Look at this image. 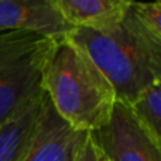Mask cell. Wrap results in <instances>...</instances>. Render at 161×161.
<instances>
[{"label": "cell", "instance_id": "6", "mask_svg": "<svg viewBox=\"0 0 161 161\" xmlns=\"http://www.w3.org/2000/svg\"><path fill=\"white\" fill-rule=\"evenodd\" d=\"M17 30L59 38L74 27L64 19L55 0H0V33Z\"/></svg>", "mask_w": 161, "mask_h": 161}, {"label": "cell", "instance_id": "9", "mask_svg": "<svg viewBox=\"0 0 161 161\" xmlns=\"http://www.w3.org/2000/svg\"><path fill=\"white\" fill-rule=\"evenodd\" d=\"M129 108L151 137L161 144V79L150 83Z\"/></svg>", "mask_w": 161, "mask_h": 161}, {"label": "cell", "instance_id": "3", "mask_svg": "<svg viewBox=\"0 0 161 161\" xmlns=\"http://www.w3.org/2000/svg\"><path fill=\"white\" fill-rule=\"evenodd\" d=\"M54 40L33 31L0 33V127L42 95Z\"/></svg>", "mask_w": 161, "mask_h": 161}, {"label": "cell", "instance_id": "8", "mask_svg": "<svg viewBox=\"0 0 161 161\" xmlns=\"http://www.w3.org/2000/svg\"><path fill=\"white\" fill-rule=\"evenodd\" d=\"M44 92L0 127V161H21L41 112Z\"/></svg>", "mask_w": 161, "mask_h": 161}, {"label": "cell", "instance_id": "2", "mask_svg": "<svg viewBox=\"0 0 161 161\" xmlns=\"http://www.w3.org/2000/svg\"><path fill=\"white\" fill-rule=\"evenodd\" d=\"M42 89L57 113L78 131L103 127L116 102L108 78L68 36L54 40L42 72Z\"/></svg>", "mask_w": 161, "mask_h": 161}, {"label": "cell", "instance_id": "11", "mask_svg": "<svg viewBox=\"0 0 161 161\" xmlns=\"http://www.w3.org/2000/svg\"><path fill=\"white\" fill-rule=\"evenodd\" d=\"M96 150H97V148H96ZM97 157H99V161H106V158L102 156V154L99 153V151H97Z\"/></svg>", "mask_w": 161, "mask_h": 161}, {"label": "cell", "instance_id": "5", "mask_svg": "<svg viewBox=\"0 0 161 161\" xmlns=\"http://www.w3.org/2000/svg\"><path fill=\"white\" fill-rule=\"evenodd\" d=\"M86 134L72 129L57 113L44 92L41 112L21 161H74Z\"/></svg>", "mask_w": 161, "mask_h": 161}, {"label": "cell", "instance_id": "4", "mask_svg": "<svg viewBox=\"0 0 161 161\" xmlns=\"http://www.w3.org/2000/svg\"><path fill=\"white\" fill-rule=\"evenodd\" d=\"M106 161H161V144L133 114L127 103L116 99L108 123L91 131Z\"/></svg>", "mask_w": 161, "mask_h": 161}, {"label": "cell", "instance_id": "1", "mask_svg": "<svg viewBox=\"0 0 161 161\" xmlns=\"http://www.w3.org/2000/svg\"><path fill=\"white\" fill-rule=\"evenodd\" d=\"M68 37L108 78L120 102L130 105L150 83L161 79V34L143 24L130 6L117 27L74 28Z\"/></svg>", "mask_w": 161, "mask_h": 161}, {"label": "cell", "instance_id": "10", "mask_svg": "<svg viewBox=\"0 0 161 161\" xmlns=\"http://www.w3.org/2000/svg\"><path fill=\"white\" fill-rule=\"evenodd\" d=\"M74 161H99L96 146H95L91 133L86 134V137L79 144L78 150H76V153H75Z\"/></svg>", "mask_w": 161, "mask_h": 161}, {"label": "cell", "instance_id": "7", "mask_svg": "<svg viewBox=\"0 0 161 161\" xmlns=\"http://www.w3.org/2000/svg\"><path fill=\"white\" fill-rule=\"evenodd\" d=\"M55 4L74 28L106 31L123 21L130 0H55Z\"/></svg>", "mask_w": 161, "mask_h": 161}]
</instances>
